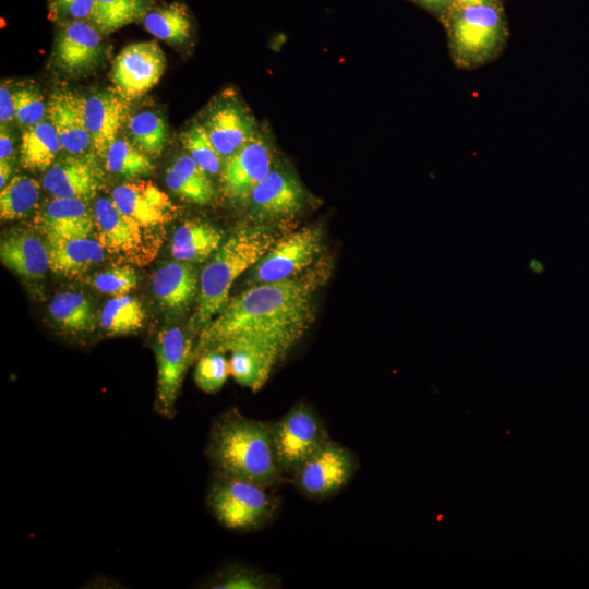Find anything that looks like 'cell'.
Wrapping results in <instances>:
<instances>
[{
	"label": "cell",
	"mask_w": 589,
	"mask_h": 589,
	"mask_svg": "<svg viewBox=\"0 0 589 589\" xmlns=\"http://www.w3.org/2000/svg\"><path fill=\"white\" fill-rule=\"evenodd\" d=\"M327 277L328 266L317 263L301 275L256 284L230 298L200 332L195 359L204 350L247 337L278 339L292 348L313 321L315 293Z\"/></svg>",
	"instance_id": "cell-1"
},
{
	"label": "cell",
	"mask_w": 589,
	"mask_h": 589,
	"mask_svg": "<svg viewBox=\"0 0 589 589\" xmlns=\"http://www.w3.org/2000/svg\"><path fill=\"white\" fill-rule=\"evenodd\" d=\"M205 456L213 472L269 489L287 480L275 456L272 422L249 418L235 408L214 419Z\"/></svg>",
	"instance_id": "cell-2"
},
{
	"label": "cell",
	"mask_w": 589,
	"mask_h": 589,
	"mask_svg": "<svg viewBox=\"0 0 589 589\" xmlns=\"http://www.w3.org/2000/svg\"><path fill=\"white\" fill-rule=\"evenodd\" d=\"M276 240L275 231L267 227H244L219 247L200 275L192 329L201 332L220 312L230 299L235 280L255 266Z\"/></svg>",
	"instance_id": "cell-3"
},
{
	"label": "cell",
	"mask_w": 589,
	"mask_h": 589,
	"mask_svg": "<svg viewBox=\"0 0 589 589\" xmlns=\"http://www.w3.org/2000/svg\"><path fill=\"white\" fill-rule=\"evenodd\" d=\"M442 20L452 59L459 68L481 67L504 48L508 29L501 3L447 11Z\"/></svg>",
	"instance_id": "cell-4"
},
{
	"label": "cell",
	"mask_w": 589,
	"mask_h": 589,
	"mask_svg": "<svg viewBox=\"0 0 589 589\" xmlns=\"http://www.w3.org/2000/svg\"><path fill=\"white\" fill-rule=\"evenodd\" d=\"M262 484L213 472L206 506L225 529L236 533L260 530L273 520L279 498Z\"/></svg>",
	"instance_id": "cell-5"
},
{
	"label": "cell",
	"mask_w": 589,
	"mask_h": 589,
	"mask_svg": "<svg viewBox=\"0 0 589 589\" xmlns=\"http://www.w3.org/2000/svg\"><path fill=\"white\" fill-rule=\"evenodd\" d=\"M93 212L96 239L119 265L142 267L156 257L164 241L159 227L141 225L109 197H99Z\"/></svg>",
	"instance_id": "cell-6"
},
{
	"label": "cell",
	"mask_w": 589,
	"mask_h": 589,
	"mask_svg": "<svg viewBox=\"0 0 589 589\" xmlns=\"http://www.w3.org/2000/svg\"><path fill=\"white\" fill-rule=\"evenodd\" d=\"M272 438L278 466L287 479L330 440L324 421L306 402H298L272 422Z\"/></svg>",
	"instance_id": "cell-7"
},
{
	"label": "cell",
	"mask_w": 589,
	"mask_h": 589,
	"mask_svg": "<svg viewBox=\"0 0 589 589\" xmlns=\"http://www.w3.org/2000/svg\"><path fill=\"white\" fill-rule=\"evenodd\" d=\"M359 468L356 454L333 440L305 460L291 480L306 498L324 501L339 493Z\"/></svg>",
	"instance_id": "cell-8"
},
{
	"label": "cell",
	"mask_w": 589,
	"mask_h": 589,
	"mask_svg": "<svg viewBox=\"0 0 589 589\" xmlns=\"http://www.w3.org/2000/svg\"><path fill=\"white\" fill-rule=\"evenodd\" d=\"M153 349L157 366L154 410L166 419H172L184 375L195 359V347L180 327L172 326L157 333Z\"/></svg>",
	"instance_id": "cell-9"
},
{
	"label": "cell",
	"mask_w": 589,
	"mask_h": 589,
	"mask_svg": "<svg viewBox=\"0 0 589 589\" xmlns=\"http://www.w3.org/2000/svg\"><path fill=\"white\" fill-rule=\"evenodd\" d=\"M322 247L323 233L320 227H302L277 239L256 263L253 281L273 283L301 275L313 265Z\"/></svg>",
	"instance_id": "cell-10"
},
{
	"label": "cell",
	"mask_w": 589,
	"mask_h": 589,
	"mask_svg": "<svg viewBox=\"0 0 589 589\" xmlns=\"http://www.w3.org/2000/svg\"><path fill=\"white\" fill-rule=\"evenodd\" d=\"M273 168V147L267 135L259 131L232 155L220 169V190L230 201L250 200L255 185Z\"/></svg>",
	"instance_id": "cell-11"
},
{
	"label": "cell",
	"mask_w": 589,
	"mask_h": 589,
	"mask_svg": "<svg viewBox=\"0 0 589 589\" xmlns=\"http://www.w3.org/2000/svg\"><path fill=\"white\" fill-rule=\"evenodd\" d=\"M165 67L164 51L156 41L130 44L113 60V89L128 101L140 98L158 83Z\"/></svg>",
	"instance_id": "cell-12"
},
{
	"label": "cell",
	"mask_w": 589,
	"mask_h": 589,
	"mask_svg": "<svg viewBox=\"0 0 589 589\" xmlns=\"http://www.w3.org/2000/svg\"><path fill=\"white\" fill-rule=\"evenodd\" d=\"M214 349L229 352L230 375L240 386L256 392L291 348L278 339L247 337L227 341Z\"/></svg>",
	"instance_id": "cell-13"
},
{
	"label": "cell",
	"mask_w": 589,
	"mask_h": 589,
	"mask_svg": "<svg viewBox=\"0 0 589 589\" xmlns=\"http://www.w3.org/2000/svg\"><path fill=\"white\" fill-rule=\"evenodd\" d=\"M103 53L99 29L89 21L74 20L59 23L53 60L63 72L72 75L92 71Z\"/></svg>",
	"instance_id": "cell-14"
},
{
	"label": "cell",
	"mask_w": 589,
	"mask_h": 589,
	"mask_svg": "<svg viewBox=\"0 0 589 589\" xmlns=\"http://www.w3.org/2000/svg\"><path fill=\"white\" fill-rule=\"evenodd\" d=\"M94 152L55 161L43 178L44 188L58 197L93 199L103 187L104 173Z\"/></svg>",
	"instance_id": "cell-15"
},
{
	"label": "cell",
	"mask_w": 589,
	"mask_h": 589,
	"mask_svg": "<svg viewBox=\"0 0 589 589\" xmlns=\"http://www.w3.org/2000/svg\"><path fill=\"white\" fill-rule=\"evenodd\" d=\"M305 190L298 178L284 168H272L253 189L250 205L263 218H281L298 214L304 206Z\"/></svg>",
	"instance_id": "cell-16"
},
{
	"label": "cell",
	"mask_w": 589,
	"mask_h": 589,
	"mask_svg": "<svg viewBox=\"0 0 589 589\" xmlns=\"http://www.w3.org/2000/svg\"><path fill=\"white\" fill-rule=\"evenodd\" d=\"M111 199L122 213L146 227H161L177 214L169 196L148 180L119 184Z\"/></svg>",
	"instance_id": "cell-17"
},
{
	"label": "cell",
	"mask_w": 589,
	"mask_h": 589,
	"mask_svg": "<svg viewBox=\"0 0 589 589\" xmlns=\"http://www.w3.org/2000/svg\"><path fill=\"white\" fill-rule=\"evenodd\" d=\"M128 100L115 89L84 97V119L92 140V151L104 159L127 120Z\"/></svg>",
	"instance_id": "cell-18"
},
{
	"label": "cell",
	"mask_w": 589,
	"mask_h": 589,
	"mask_svg": "<svg viewBox=\"0 0 589 589\" xmlns=\"http://www.w3.org/2000/svg\"><path fill=\"white\" fill-rule=\"evenodd\" d=\"M203 125L221 158L232 155L257 132L253 116L236 99L214 106Z\"/></svg>",
	"instance_id": "cell-19"
},
{
	"label": "cell",
	"mask_w": 589,
	"mask_h": 589,
	"mask_svg": "<svg viewBox=\"0 0 589 589\" xmlns=\"http://www.w3.org/2000/svg\"><path fill=\"white\" fill-rule=\"evenodd\" d=\"M34 225L45 237L86 238L95 229L94 212L87 201L55 196L37 211Z\"/></svg>",
	"instance_id": "cell-20"
},
{
	"label": "cell",
	"mask_w": 589,
	"mask_h": 589,
	"mask_svg": "<svg viewBox=\"0 0 589 589\" xmlns=\"http://www.w3.org/2000/svg\"><path fill=\"white\" fill-rule=\"evenodd\" d=\"M46 118L53 125L62 149L82 155L92 148L84 119V97L70 91L55 92L49 98Z\"/></svg>",
	"instance_id": "cell-21"
},
{
	"label": "cell",
	"mask_w": 589,
	"mask_h": 589,
	"mask_svg": "<svg viewBox=\"0 0 589 589\" xmlns=\"http://www.w3.org/2000/svg\"><path fill=\"white\" fill-rule=\"evenodd\" d=\"M50 271L65 277H76L103 262L105 249L96 239L47 236Z\"/></svg>",
	"instance_id": "cell-22"
},
{
	"label": "cell",
	"mask_w": 589,
	"mask_h": 589,
	"mask_svg": "<svg viewBox=\"0 0 589 589\" xmlns=\"http://www.w3.org/2000/svg\"><path fill=\"white\" fill-rule=\"evenodd\" d=\"M0 259L8 268L29 279L43 278L50 269L47 243L25 230L13 231L1 240Z\"/></svg>",
	"instance_id": "cell-23"
},
{
	"label": "cell",
	"mask_w": 589,
	"mask_h": 589,
	"mask_svg": "<svg viewBox=\"0 0 589 589\" xmlns=\"http://www.w3.org/2000/svg\"><path fill=\"white\" fill-rule=\"evenodd\" d=\"M152 289L164 309H187L197 292V275L193 264L177 261L161 265L153 276Z\"/></svg>",
	"instance_id": "cell-24"
},
{
	"label": "cell",
	"mask_w": 589,
	"mask_h": 589,
	"mask_svg": "<svg viewBox=\"0 0 589 589\" xmlns=\"http://www.w3.org/2000/svg\"><path fill=\"white\" fill-rule=\"evenodd\" d=\"M221 239V231L214 225L187 220L173 233L171 255L178 261L203 262L219 249Z\"/></svg>",
	"instance_id": "cell-25"
},
{
	"label": "cell",
	"mask_w": 589,
	"mask_h": 589,
	"mask_svg": "<svg viewBox=\"0 0 589 589\" xmlns=\"http://www.w3.org/2000/svg\"><path fill=\"white\" fill-rule=\"evenodd\" d=\"M168 188L184 201L206 205L214 196V188L208 173L190 155L176 159L166 172Z\"/></svg>",
	"instance_id": "cell-26"
},
{
	"label": "cell",
	"mask_w": 589,
	"mask_h": 589,
	"mask_svg": "<svg viewBox=\"0 0 589 589\" xmlns=\"http://www.w3.org/2000/svg\"><path fill=\"white\" fill-rule=\"evenodd\" d=\"M61 148L53 125L49 120H43L23 130L20 144V164L29 170H47L55 163Z\"/></svg>",
	"instance_id": "cell-27"
},
{
	"label": "cell",
	"mask_w": 589,
	"mask_h": 589,
	"mask_svg": "<svg viewBox=\"0 0 589 589\" xmlns=\"http://www.w3.org/2000/svg\"><path fill=\"white\" fill-rule=\"evenodd\" d=\"M142 21L148 33L168 44H184L192 34L189 10L179 1L152 8Z\"/></svg>",
	"instance_id": "cell-28"
},
{
	"label": "cell",
	"mask_w": 589,
	"mask_h": 589,
	"mask_svg": "<svg viewBox=\"0 0 589 589\" xmlns=\"http://www.w3.org/2000/svg\"><path fill=\"white\" fill-rule=\"evenodd\" d=\"M49 313L65 333L84 334L95 328V316L89 300L81 292L57 293L50 302Z\"/></svg>",
	"instance_id": "cell-29"
},
{
	"label": "cell",
	"mask_w": 589,
	"mask_h": 589,
	"mask_svg": "<svg viewBox=\"0 0 589 589\" xmlns=\"http://www.w3.org/2000/svg\"><path fill=\"white\" fill-rule=\"evenodd\" d=\"M144 318L140 300L127 293L107 301L100 313V326L108 336H124L140 330Z\"/></svg>",
	"instance_id": "cell-30"
},
{
	"label": "cell",
	"mask_w": 589,
	"mask_h": 589,
	"mask_svg": "<svg viewBox=\"0 0 589 589\" xmlns=\"http://www.w3.org/2000/svg\"><path fill=\"white\" fill-rule=\"evenodd\" d=\"M152 8L153 0H95L89 22L103 33H112L143 20Z\"/></svg>",
	"instance_id": "cell-31"
},
{
	"label": "cell",
	"mask_w": 589,
	"mask_h": 589,
	"mask_svg": "<svg viewBox=\"0 0 589 589\" xmlns=\"http://www.w3.org/2000/svg\"><path fill=\"white\" fill-rule=\"evenodd\" d=\"M40 184L26 176H14L0 191V217L14 220L25 217L38 203Z\"/></svg>",
	"instance_id": "cell-32"
},
{
	"label": "cell",
	"mask_w": 589,
	"mask_h": 589,
	"mask_svg": "<svg viewBox=\"0 0 589 589\" xmlns=\"http://www.w3.org/2000/svg\"><path fill=\"white\" fill-rule=\"evenodd\" d=\"M202 587L211 589H275L281 587V580L275 575L255 568L231 564L215 572L203 582Z\"/></svg>",
	"instance_id": "cell-33"
},
{
	"label": "cell",
	"mask_w": 589,
	"mask_h": 589,
	"mask_svg": "<svg viewBox=\"0 0 589 589\" xmlns=\"http://www.w3.org/2000/svg\"><path fill=\"white\" fill-rule=\"evenodd\" d=\"M131 142L148 156H159L167 142L164 118L154 111H140L128 120Z\"/></svg>",
	"instance_id": "cell-34"
},
{
	"label": "cell",
	"mask_w": 589,
	"mask_h": 589,
	"mask_svg": "<svg viewBox=\"0 0 589 589\" xmlns=\"http://www.w3.org/2000/svg\"><path fill=\"white\" fill-rule=\"evenodd\" d=\"M109 172L127 179H136L153 170L152 161L144 152L125 139H116L104 158Z\"/></svg>",
	"instance_id": "cell-35"
},
{
	"label": "cell",
	"mask_w": 589,
	"mask_h": 589,
	"mask_svg": "<svg viewBox=\"0 0 589 589\" xmlns=\"http://www.w3.org/2000/svg\"><path fill=\"white\" fill-rule=\"evenodd\" d=\"M230 375L229 360L226 352L218 349H207L196 357L194 382L206 394H215L225 385Z\"/></svg>",
	"instance_id": "cell-36"
},
{
	"label": "cell",
	"mask_w": 589,
	"mask_h": 589,
	"mask_svg": "<svg viewBox=\"0 0 589 589\" xmlns=\"http://www.w3.org/2000/svg\"><path fill=\"white\" fill-rule=\"evenodd\" d=\"M181 142L188 154L208 175L221 169V156L213 145L203 123L191 124L182 134Z\"/></svg>",
	"instance_id": "cell-37"
},
{
	"label": "cell",
	"mask_w": 589,
	"mask_h": 589,
	"mask_svg": "<svg viewBox=\"0 0 589 589\" xmlns=\"http://www.w3.org/2000/svg\"><path fill=\"white\" fill-rule=\"evenodd\" d=\"M15 119L24 129L44 120L47 107L43 96L33 87H22L13 92Z\"/></svg>",
	"instance_id": "cell-38"
},
{
	"label": "cell",
	"mask_w": 589,
	"mask_h": 589,
	"mask_svg": "<svg viewBox=\"0 0 589 589\" xmlns=\"http://www.w3.org/2000/svg\"><path fill=\"white\" fill-rule=\"evenodd\" d=\"M139 276L129 265L112 267L98 273L93 280V286L104 293L116 296L127 294L136 288Z\"/></svg>",
	"instance_id": "cell-39"
},
{
	"label": "cell",
	"mask_w": 589,
	"mask_h": 589,
	"mask_svg": "<svg viewBox=\"0 0 589 589\" xmlns=\"http://www.w3.org/2000/svg\"><path fill=\"white\" fill-rule=\"evenodd\" d=\"M95 0H48L49 17L57 22L89 21Z\"/></svg>",
	"instance_id": "cell-40"
},
{
	"label": "cell",
	"mask_w": 589,
	"mask_h": 589,
	"mask_svg": "<svg viewBox=\"0 0 589 589\" xmlns=\"http://www.w3.org/2000/svg\"><path fill=\"white\" fill-rule=\"evenodd\" d=\"M15 119V103L14 95L8 88V86L2 83L0 86V120L1 124H5Z\"/></svg>",
	"instance_id": "cell-41"
},
{
	"label": "cell",
	"mask_w": 589,
	"mask_h": 589,
	"mask_svg": "<svg viewBox=\"0 0 589 589\" xmlns=\"http://www.w3.org/2000/svg\"><path fill=\"white\" fill-rule=\"evenodd\" d=\"M429 12L440 15L441 17L447 12L453 3V0H409Z\"/></svg>",
	"instance_id": "cell-42"
},
{
	"label": "cell",
	"mask_w": 589,
	"mask_h": 589,
	"mask_svg": "<svg viewBox=\"0 0 589 589\" xmlns=\"http://www.w3.org/2000/svg\"><path fill=\"white\" fill-rule=\"evenodd\" d=\"M13 140L8 129L1 124L0 130V161H10L13 155Z\"/></svg>",
	"instance_id": "cell-43"
},
{
	"label": "cell",
	"mask_w": 589,
	"mask_h": 589,
	"mask_svg": "<svg viewBox=\"0 0 589 589\" xmlns=\"http://www.w3.org/2000/svg\"><path fill=\"white\" fill-rule=\"evenodd\" d=\"M500 3L498 0H453L452 5L447 11L459 10L473 5L495 4Z\"/></svg>",
	"instance_id": "cell-44"
},
{
	"label": "cell",
	"mask_w": 589,
	"mask_h": 589,
	"mask_svg": "<svg viewBox=\"0 0 589 589\" xmlns=\"http://www.w3.org/2000/svg\"><path fill=\"white\" fill-rule=\"evenodd\" d=\"M12 173V167L10 161L2 160L0 161V190L7 185L10 181V176Z\"/></svg>",
	"instance_id": "cell-45"
},
{
	"label": "cell",
	"mask_w": 589,
	"mask_h": 589,
	"mask_svg": "<svg viewBox=\"0 0 589 589\" xmlns=\"http://www.w3.org/2000/svg\"><path fill=\"white\" fill-rule=\"evenodd\" d=\"M527 268L533 275H542L545 272L544 263L537 257H531L527 261Z\"/></svg>",
	"instance_id": "cell-46"
}]
</instances>
